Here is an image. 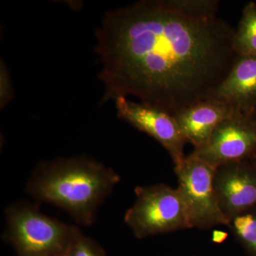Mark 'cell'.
<instances>
[{
  "label": "cell",
  "instance_id": "obj_16",
  "mask_svg": "<svg viewBox=\"0 0 256 256\" xmlns=\"http://www.w3.org/2000/svg\"><path fill=\"white\" fill-rule=\"evenodd\" d=\"M228 238V234L224 230H214L212 234V240L214 244H220Z\"/></svg>",
  "mask_w": 256,
  "mask_h": 256
},
{
  "label": "cell",
  "instance_id": "obj_9",
  "mask_svg": "<svg viewBox=\"0 0 256 256\" xmlns=\"http://www.w3.org/2000/svg\"><path fill=\"white\" fill-rule=\"evenodd\" d=\"M210 99L249 114L256 106V57L239 55L228 76Z\"/></svg>",
  "mask_w": 256,
  "mask_h": 256
},
{
  "label": "cell",
  "instance_id": "obj_14",
  "mask_svg": "<svg viewBox=\"0 0 256 256\" xmlns=\"http://www.w3.org/2000/svg\"><path fill=\"white\" fill-rule=\"evenodd\" d=\"M178 9L196 16H210L216 15L220 1L216 0H172Z\"/></svg>",
  "mask_w": 256,
  "mask_h": 256
},
{
  "label": "cell",
  "instance_id": "obj_8",
  "mask_svg": "<svg viewBox=\"0 0 256 256\" xmlns=\"http://www.w3.org/2000/svg\"><path fill=\"white\" fill-rule=\"evenodd\" d=\"M213 185L218 206L228 222L256 206V168L250 160L216 166Z\"/></svg>",
  "mask_w": 256,
  "mask_h": 256
},
{
  "label": "cell",
  "instance_id": "obj_15",
  "mask_svg": "<svg viewBox=\"0 0 256 256\" xmlns=\"http://www.w3.org/2000/svg\"><path fill=\"white\" fill-rule=\"evenodd\" d=\"M0 82H1V92H0V101L1 107L4 108L11 99L12 96V92L11 84L10 82L9 73L6 70L4 64H1V70H0Z\"/></svg>",
  "mask_w": 256,
  "mask_h": 256
},
{
  "label": "cell",
  "instance_id": "obj_18",
  "mask_svg": "<svg viewBox=\"0 0 256 256\" xmlns=\"http://www.w3.org/2000/svg\"><path fill=\"white\" fill-rule=\"evenodd\" d=\"M250 160H252V164H254V166H255V168H256V154H255V156H254V158L250 159Z\"/></svg>",
  "mask_w": 256,
  "mask_h": 256
},
{
  "label": "cell",
  "instance_id": "obj_1",
  "mask_svg": "<svg viewBox=\"0 0 256 256\" xmlns=\"http://www.w3.org/2000/svg\"><path fill=\"white\" fill-rule=\"evenodd\" d=\"M235 30L215 16L184 12L172 0L109 12L97 31L104 100L137 98L176 116L210 99L239 55Z\"/></svg>",
  "mask_w": 256,
  "mask_h": 256
},
{
  "label": "cell",
  "instance_id": "obj_19",
  "mask_svg": "<svg viewBox=\"0 0 256 256\" xmlns=\"http://www.w3.org/2000/svg\"><path fill=\"white\" fill-rule=\"evenodd\" d=\"M60 256H66V254H63V255Z\"/></svg>",
  "mask_w": 256,
  "mask_h": 256
},
{
  "label": "cell",
  "instance_id": "obj_4",
  "mask_svg": "<svg viewBox=\"0 0 256 256\" xmlns=\"http://www.w3.org/2000/svg\"><path fill=\"white\" fill-rule=\"evenodd\" d=\"M136 201L124 216L136 238L192 228L178 188L164 184L138 186Z\"/></svg>",
  "mask_w": 256,
  "mask_h": 256
},
{
  "label": "cell",
  "instance_id": "obj_13",
  "mask_svg": "<svg viewBox=\"0 0 256 256\" xmlns=\"http://www.w3.org/2000/svg\"><path fill=\"white\" fill-rule=\"evenodd\" d=\"M66 256H106L104 249L90 237L86 236L80 232L76 234L70 242Z\"/></svg>",
  "mask_w": 256,
  "mask_h": 256
},
{
  "label": "cell",
  "instance_id": "obj_10",
  "mask_svg": "<svg viewBox=\"0 0 256 256\" xmlns=\"http://www.w3.org/2000/svg\"><path fill=\"white\" fill-rule=\"evenodd\" d=\"M234 112L222 102L208 99L184 109L174 118L186 142L198 149L208 142L218 124Z\"/></svg>",
  "mask_w": 256,
  "mask_h": 256
},
{
  "label": "cell",
  "instance_id": "obj_11",
  "mask_svg": "<svg viewBox=\"0 0 256 256\" xmlns=\"http://www.w3.org/2000/svg\"><path fill=\"white\" fill-rule=\"evenodd\" d=\"M234 48L238 55L256 57V4L250 2L242 10L235 30Z\"/></svg>",
  "mask_w": 256,
  "mask_h": 256
},
{
  "label": "cell",
  "instance_id": "obj_6",
  "mask_svg": "<svg viewBox=\"0 0 256 256\" xmlns=\"http://www.w3.org/2000/svg\"><path fill=\"white\" fill-rule=\"evenodd\" d=\"M193 156L216 166L250 160L256 154V122L248 114L234 112L215 128L205 146Z\"/></svg>",
  "mask_w": 256,
  "mask_h": 256
},
{
  "label": "cell",
  "instance_id": "obj_2",
  "mask_svg": "<svg viewBox=\"0 0 256 256\" xmlns=\"http://www.w3.org/2000/svg\"><path fill=\"white\" fill-rule=\"evenodd\" d=\"M120 181L114 170L92 158H60L40 164L26 191L36 202L60 207L79 225L89 226Z\"/></svg>",
  "mask_w": 256,
  "mask_h": 256
},
{
  "label": "cell",
  "instance_id": "obj_7",
  "mask_svg": "<svg viewBox=\"0 0 256 256\" xmlns=\"http://www.w3.org/2000/svg\"><path fill=\"white\" fill-rule=\"evenodd\" d=\"M118 116L140 131L154 138L169 152L174 165L185 158L186 140L174 116L142 102L120 96L114 100Z\"/></svg>",
  "mask_w": 256,
  "mask_h": 256
},
{
  "label": "cell",
  "instance_id": "obj_3",
  "mask_svg": "<svg viewBox=\"0 0 256 256\" xmlns=\"http://www.w3.org/2000/svg\"><path fill=\"white\" fill-rule=\"evenodd\" d=\"M3 237L18 256H60L66 252L78 227L44 214L36 206L16 203L5 210Z\"/></svg>",
  "mask_w": 256,
  "mask_h": 256
},
{
  "label": "cell",
  "instance_id": "obj_5",
  "mask_svg": "<svg viewBox=\"0 0 256 256\" xmlns=\"http://www.w3.org/2000/svg\"><path fill=\"white\" fill-rule=\"evenodd\" d=\"M216 166L190 154L175 164L176 188L182 198L192 228L210 229L228 226L216 197L213 185Z\"/></svg>",
  "mask_w": 256,
  "mask_h": 256
},
{
  "label": "cell",
  "instance_id": "obj_17",
  "mask_svg": "<svg viewBox=\"0 0 256 256\" xmlns=\"http://www.w3.org/2000/svg\"><path fill=\"white\" fill-rule=\"evenodd\" d=\"M248 116H250V117L252 118V119H254L256 122V106L252 109V110L250 112Z\"/></svg>",
  "mask_w": 256,
  "mask_h": 256
},
{
  "label": "cell",
  "instance_id": "obj_12",
  "mask_svg": "<svg viewBox=\"0 0 256 256\" xmlns=\"http://www.w3.org/2000/svg\"><path fill=\"white\" fill-rule=\"evenodd\" d=\"M227 227L234 237L256 256V206L234 216Z\"/></svg>",
  "mask_w": 256,
  "mask_h": 256
}]
</instances>
